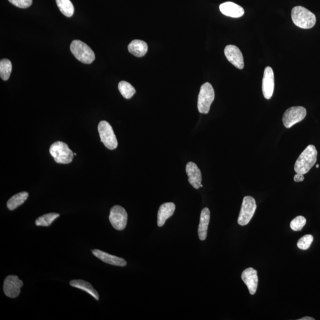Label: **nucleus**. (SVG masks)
<instances>
[{"mask_svg":"<svg viewBox=\"0 0 320 320\" xmlns=\"http://www.w3.org/2000/svg\"><path fill=\"white\" fill-rule=\"evenodd\" d=\"M185 171L189 179V184L196 189L201 187L202 174L200 169L195 163L189 162L185 167Z\"/></svg>","mask_w":320,"mask_h":320,"instance_id":"nucleus-14","label":"nucleus"},{"mask_svg":"<svg viewBox=\"0 0 320 320\" xmlns=\"http://www.w3.org/2000/svg\"><path fill=\"white\" fill-rule=\"evenodd\" d=\"M12 71V64L7 59L0 61V77L1 79L7 81L9 79Z\"/></svg>","mask_w":320,"mask_h":320,"instance_id":"nucleus-24","label":"nucleus"},{"mask_svg":"<svg viewBox=\"0 0 320 320\" xmlns=\"http://www.w3.org/2000/svg\"><path fill=\"white\" fill-rule=\"evenodd\" d=\"M294 180L295 182H301L303 181V180H304L303 174L297 173V174H295L294 176Z\"/></svg>","mask_w":320,"mask_h":320,"instance_id":"nucleus-29","label":"nucleus"},{"mask_svg":"<svg viewBox=\"0 0 320 320\" xmlns=\"http://www.w3.org/2000/svg\"><path fill=\"white\" fill-rule=\"evenodd\" d=\"M92 253L96 257L103 261V262L107 263V264L120 266V267H124V266L127 265L126 260L122 259V258L101 251V250L98 249L93 250H92Z\"/></svg>","mask_w":320,"mask_h":320,"instance_id":"nucleus-16","label":"nucleus"},{"mask_svg":"<svg viewBox=\"0 0 320 320\" xmlns=\"http://www.w3.org/2000/svg\"><path fill=\"white\" fill-rule=\"evenodd\" d=\"M23 282L17 276L10 275L5 279L3 289L5 295L11 298H15L19 295Z\"/></svg>","mask_w":320,"mask_h":320,"instance_id":"nucleus-10","label":"nucleus"},{"mask_svg":"<svg viewBox=\"0 0 320 320\" xmlns=\"http://www.w3.org/2000/svg\"><path fill=\"white\" fill-rule=\"evenodd\" d=\"M109 219L115 229L122 231L127 224L128 214L123 207L115 205L110 209Z\"/></svg>","mask_w":320,"mask_h":320,"instance_id":"nucleus-9","label":"nucleus"},{"mask_svg":"<svg viewBox=\"0 0 320 320\" xmlns=\"http://www.w3.org/2000/svg\"><path fill=\"white\" fill-rule=\"evenodd\" d=\"M60 215L57 213H50L42 215L36 220L35 224L42 227H49Z\"/></svg>","mask_w":320,"mask_h":320,"instance_id":"nucleus-25","label":"nucleus"},{"mask_svg":"<svg viewBox=\"0 0 320 320\" xmlns=\"http://www.w3.org/2000/svg\"><path fill=\"white\" fill-rule=\"evenodd\" d=\"M98 131L101 141L104 146L110 150H114L118 147V141L112 126L107 121H101L99 123Z\"/></svg>","mask_w":320,"mask_h":320,"instance_id":"nucleus-6","label":"nucleus"},{"mask_svg":"<svg viewBox=\"0 0 320 320\" xmlns=\"http://www.w3.org/2000/svg\"><path fill=\"white\" fill-rule=\"evenodd\" d=\"M318 152L313 145H309L301 153L296 161L294 170L296 173L302 174L307 173L315 165Z\"/></svg>","mask_w":320,"mask_h":320,"instance_id":"nucleus-1","label":"nucleus"},{"mask_svg":"<svg viewBox=\"0 0 320 320\" xmlns=\"http://www.w3.org/2000/svg\"><path fill=\"white\" fill-rule=\"evenodd\" d=\"M275 87V77L272 68L267 67L265 69L262 80V91L265 99H270L273 96Z\"/></svg>","mask_w":320,"mask_h":320,"instance_id":"nucleus-12","label":"nucleus"},{"mask_svg":"<svg viewBox=\"0 0 320 320\" xmlns=\"http://www.w3.org/2000/svg\"><path fill=\"white\" fill-rule=\"evenodd\" d=\"M9 1L15 6L21 9H26L30 7L33 2V0H9Z\"/></svg>","mask_w":320,"mask_h":320,"instance_id":"nucleus-28","label":"nucleus"},{"mask_svg":"<svg viewBox=\"0 0 320 320\" xmlns=\"http://www.w3.org/2000/svg\"><path fill=\"white\" fill-rule=\"evenodd\" d=\"M118 89L123 98L126 99H131L136 92L135 88L130 83L125 82V81H122L119 83Z\"/></svg>","mask_w":320,"mask_h":320,"instance_id":"nucleus-23","label":"nucleus"},{"mask_svg":"<svg viewBox=\"0 0 320 320\" xmlns=\"http://www.w3.org/2000/svg\"><path fill=\"white\" fill-rule=\"evenodd\" d=\"M210 215V211L208 208H203L202 210L198 228L199 237L202 241L205 240L206 238Z\"/></svg>","mask_w":320,"mask_h":320,"instance_id":"nucleus-18","label":"nucleus"},{"mask_svg":"<svg viewBox=\"0 0 320 320\" xmlns=\"http://www.w3.org/2000/svg\"><path fill=\"white\" fill-rule=\"evenodd\" d=\"M256 208V203L253 198L250 196L244 197L238 219V224L241 226L248 224L254 216Z\"/></svg>","mask_w":320,"mask_h":320,"instance_id":"nucleus-7","label":"nucleus"},{"mask_svg":"<svg viewBox=\"0 0 320 320\" xmlns=\"http://www.w3.org/2000/svg\"><path fill=\"white\" fill-rule=\"evenodd\" d=\"M219 10L223 15L233 18L242 17L244 14L243 8L233 2H225L220 4Z\"/></svg>","mask_w":320,"mask_h":320,"instance_id":"nucleus-15","label":"nucleus"},{"mask_svg":"<svg viewBox=\"0 0 320 320\" xmlns=\"http://www.w3.org/2000/svg\"><path fill=\"white\" fill-rule=\"evenodd\" d=\"M306 115V110L302 106L290 107L285 112L282 121L285 127L290 128L298 122L304 119Z\"/></svg>","mask_w":320,"mask_h":320,"instance_id":"nucleus-8","label":"nucleus"},{"mask_svg":"<svg viewBox=\"0 0 320 320\" xmlns=\"http://www.w3.org/2000/svg\"><path fill=\"white\" fill-rule=\"evenodd\" d=\"M74 155H77L76 153H74Z\"/></svg>","mask_w":320,"mask_h":320,"instance_id":"nucleus-32","label":"nucleus"},{"mask_svg":"<svg viewBox=\"0 0 320 320\" xmlns=\"http://www.w3.org/2000/svg\"><path fill=\"white\" fill-rule=\"evenodd\" d=\"M69 284L72 287L84 290L88 294L92 296L95 300L98 301L99 300L98 292L96 291V290L93 287L92 285H91L89 282L79 279V280H72Z\"/></svg>","mask_w":320,"mask_h":320,"instance_id":"nucleus-20","label":"nucleus"},{"mask_svg":"<svg viewBox=\"0 0 320 320\" xmlns=\"http://www.w3.org/2000/svg\"><path fill=\"white\" fill-rule=\"evenodd\" d=\"M306 220L305 217L298 216L290 222V227L294 231H300L303 229L306 224Z\"/></svg>","mask_w":320,"mask_h":320,"instance_id":"nucleus-27","label":"nucleus"},{"mask_svg":"<svg viewBox=\"0 0 320 320\" xmlns=\"http://www.w3.org/2000/svg\"><path fill=\"white\" fill-rule=\"evenodd\" d=\"M59 9L66 17H70L74 13V7L70 0H56Z\"/></svg>","mask_w":320,"mask_h":320,"instance_id":"nucleus-22","label":"nucleus"},{"mask_svg":"<svg viewBox=\"0 0 320 320\" xmlns=\"http://www.w3.org/2000/svg\"><path fill=\"white\" fill-rule=\"evenodd\" d=\"M224 53L226 58L233 66L238 69H243L244 66V58L241 51L235 45H227Z\"/></svg>","mask_w":320,"mask_h":320,"instance_id":"nucleus-11","label":"nucleus"},{"mask_svg":"<svg viewBox=\"0 0 320 320\" xmlns=\"http://www.w3.org/2000/svg\"><path fill=\"white\" fill-rule=\"evenodd\" d=\"M291 16L293 22L300 28L311 29L316 25L315 15L305 7L296 6L293 8Z\"/></svg>","mask_w":320,"mask_h":320,"instance_id":"nucleus-2","label":"nucleus"},{"mask_svg":"<svg viewBox=\"0 0 320 320\" xmlns=\"http://www.w3.org/2000/svg\"><path fill=\"white\" fill-rule=\"evenodd\" d=\"M128 51L136 57H142L147 52L148 45L143 40H134L128 45Z\"/></svg>","mask_w":320,"mask_h":320,"instance_id":"nucleus-19","label":"nucleus"},{"mask_svg":"<svg viewBox=\"0 0 320 320\" xmlns=\"http://www.w3.org/2000/svg\"><path fill=\"white\" fill-rule=\"evenodd\" d=\"M215 99V91L209 83L201 86L198 96V108L201 114H208Z\"/></svg>","mask_w":320,"mask_h":320,"instance_id":"nucleus-5","label":"nucleus"},{"mask_svg":"<svg viewBox=\"0 0 320 320\" xmlns=\"http://www.w3.org/2000/svg\"><path fill=\"white\" fill-rule=\"evenodd\" d=\"M299 320H315L314 318H312L310 317H303L302 319H299Z\"/></svg>","mask_w":320,"mask_h":320,"instance_id":"nucleus-30","label":"nucleus"},{"mask_svg":"<svg viewBox=\"0 0 320 320\" xmlns=\"http://www.w3.org/2000/svg\"><path fill=\"white\" fill-rule=\"evenodd\" d=\"M241 279L248 287L250 294L254 295L258 286L257 270L252 268L246 269L242 273Z\"/></svg>","mask_w":320,"mask_h":320,"instance_id":"nucleus-13","label":"nucleus"},{"mask_svg":"<svg viewBox=\"0 0 320 320\" xmlns=\"http://www.w3.org/2000/svg\"><path fill=\"white\" fill-rule=\"evenodd\" d=\"M175 209V204L172 202L165 203L160 206L157 215L158 227H161L165 225L166 220L173 215Z\"/></svg>","mask_w":320,"mask_h":320,"instance_id":"nucleus-17","label":"nucleus"},{"mask_svg":"<svg viewBox=\"0 0 320 320\" xmlns=\"http://www.w3.org/2000/svg\"><path fill=\"white\" fill-rule=\"evenodd\" d=\"M314 240L313 236L307 235L301 237L297 243L298 248L301 250H306L310 248Z\"/></svg>","mask_w":320,"mask_h":320,"instance_id":"nucleus-26","label":"nucleus"},{"mask_svg":"<svg viewBox=\"0 0 320 320\" xmlns=\"http://www.w3.org/2000/svg\"><path fill=\"white\" fill-rule=\"evenodd\" d=\"M29 193L26 192H22L17 193L7 201V206L10 211L15 210L18 206L22 205L25 202L28 200Z\"/></svg>","mask_w":320,"mask_h":320,"instance_id":"nucleus-21","label":"nucleus"},{"mask_svg":"<svg viewBox=\"0 0 320 320\" xmlns=\"http://www.w3.org/2000/svg\"><path fill=\"white\" fill-rule=\"evenodd\" d=\"M72 54L82 63L90 64L95 60V54L92 50L80 40H74L70 45Z\"/></svg>","mask_w":320,"mask_h":320,"instance_id":"nucleus-3","label":"nucleus"},{"mask_svg":"<svg viewBox=\"0 0 320 320\" xmlns=\"http://www.w3.org/2000/svg\"><path fill=\"white\" fill-rule=\"evenodd\" d=\"M50 152L55 162L65 165L72 162L74 155L68 145L61 141H57L51 145Z\"/></svg>","mask_w":320,"mask_h":320,"instance_id":"nucleus-4","label":"nucleus"},{"mask_svg":"<svg viewBox=\"0 0 320 320\" xmlns=\"http://www.w3.org/2000/svg\"><path fill=\"white\" fill-rule=\"evenodd\" d=\"M319 167H320L319 165H317L316 166V168H319Z\"/></svg>","mask_w":320,"mask_h":320,"instance_id":"nucleus-31","label":"nucleus"}]
</instances>
